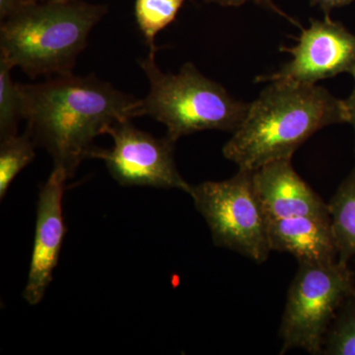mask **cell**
I'll return each instance as SVG.
<instances>
[{
	"label": "cell",
	"instance_id": "9",
	"mask_svg": "<svg viewBox=\"0 0 355 355\" xmlns=\"http://www.w3.org/2000/svg\"><path fill=\"white\" fill-rule=\"evenodd\" d=\"M69 178L62 168L53 172L41 187L37 200L34 244L23 298L30 306L38 305L53 282L60 261L67 226L64 216V197Z\"/></svg>",
	"mask_w": 355,
	"mask_h": 355
},
{
	"label": "cell",
	"instance_id": "16",
	"mask_svg": "<svg viewBox=\"0 0 355 355\" xmlns=\"http://www.w3.org/2000/svg\"><path fill=\"white\" fill-rule=\"evenodd\" d=\"M347 304L327 340L324 354L355 355V302Z\"/></svg>",
	"mask_w": 355,
	"mask_h": 355
},
{
	"label": "cell",
	"instance_id": "6",
	"mask_svg": "<svg viewBox=\"0 0 355 355\" xmlns=\"http://www.w3.org/2000/svg\"><path fill=\"white\" fill-rule=\"evenodd\" d=\"M299 265L280 327L282 354L298 347L319 354L336 310L355 296L354 277L338 261Z\"/></svg>",
	"mask_w": 355,
	"mask_h": 355
},
{
	"label": "cell",
	"instance_id": "17",
	"mask_svg": "<svg viewBox=\"0 0 355 355\" xmlns=\"http://www.w3.org/2000/svg\"><path fill=\"white\" fill-rule=\"evenodd\" d=\"M27 4V0H0V18L1 21L16 12Z\"/></svg>",
	"mask_w": 355,
	"mask_h": 355
},
{
	"label": "cell",
	"instance_id": "2",
	"mask_svg": "<svg viewBox=\"0 0 355 355\" xmlns=\"http://www.w3.org/2000/svg\"><path fill=\"white\" fill-rule=\"evenodd\" d=\"M349 123L345 101L316 84L272 81L250 104L246 119L223 147L224 157L239 169L291 159L314 133Z\"/></svg>",
	"mask_w": 355,
	"mask_h": 355
},
{
	"label": "cell",
	"instance_id": "3",
	"mask_svg": "<svg viewBox=\"0 0 355 355\" xmlns=\"http://www.w3.org/2000/svg\"><path fill=\"white\" fill-rule=\"evenodd\" d=\"M107 11L81 0L26 4L1 21L0 57L31 78L73 73L91 30Z\"/></svg>",
	"mask_w": 355,
	"mask_h": 355
},
{
	"label": "cell",
	"instance_id": "19",
	"mask_svg": "<svg viewBox=\"0 0 355 355\" xmlns=\"http://www.w3.org/2000/svg\"><path fill=\"white\" fill-rule=\"evenodd\" d=\"M354 78L355 80V74ZM345 106H347V114H349V123H352L355 132V86L352 95L349 96V99L345 100Z\"/></svg>",
	"mask_w": 355,
	"mask_h": 355
},
{
	"label": "cell",
	"instance_id": "11",
	"mask_svg": "<svg viewBox=\"0 0 355 355\" xmlns=\"http://www.w3.org/2000/svg\"><path fill=\"white\" fill-rule=\"evenodd\" d=\"M268 235L272 251L291 254L299 263L336 261L331 218L297 216L270 220Z\"/></svg>",
	"mask_w": 355,
	"mask_h": 355
},
{
	"label": "cell",
	"instance_id": "15",
	"mask_svg": "<svg viewBox=\"0 0 355 355\" xmlns=\"http://www.w3.org/2000/svg\"><path fill=\"white\" fill-rule=\"evenodd\" d=\"M12 69L0 57V140L17 135L18 123L23 120L19 87L11 77Z\"/></svg>",
	"mask_w": 355,
	"mask_h": 355
},
{
	"label": "cell",
	"instance_id": "8",
	"mask_svg": "<svg viewBox=\"0 0 355 355\" xmlns=\"http://www.w3.org/2000/svg\"><path fill=\"white\" fill-rule=\"evenodd\" d=\"M282 51L293 58L279 71L258 80L315 84L340 73L355 74V35L329 16L323 21L311 20L297 46Z\"/></svg>",
	"mask_w": 355,
	"mask_h": 355
},
{
	"label": "cell",
	"instance_id": "18",
	"mask_svg": "<svg viewBox=\"0 0 355 355\" xmlns=\"http://www.w3.org/2000/svg\"><path fill=\"white\" fill-rule=\"evenodd\" d=\"M312 1L313 3L321 7L324 12H326L327 16H328L331 9L347 6V4L352 3L354 0H312Z\"/></svg>",
	"mask_w": 355,
	"mask_h": 355
},
{
	"label": "cell",
	"instance_id": "10",
	"mask_svg": "<svg viewBox=\"0 0 355 355\" xmlns=\"http://www.w3.org/2000/svg\"><path fill=\"white\" fill-rule=\"evenodd\" d=\"M257 193L268 220L297 216L331 218L328 205L294 171L291 159H282L253 171Z\"/></svg>",
	"mask_w": 355,
	"mask_h": 355
},
{
	"label": "cell",
	"instance_id": "1",
	"mask_svg": "<svg viewBox=\"0 0 355 355\" xmlns=\"http://www.w3.org/2000/svg\"><path fill=\"white\" fill-rule=\"evenodd\" d=\"M18 87L25 132L69 179L83 160L92 158L96 137L118 121L137 118L140 102L95 74L53 76Z\"/></svg>",
	"mask_w": 355,
	"mask_h": 355
},
{
	"label": "cell",
	"instance_id": "7",
	"mask_svg": "<svg viewBox=\"0 0 355 355\" xmlns=\"http://www.w3.org/2000/svg\"><path fill=\"white\" fill-rule=\"evenodd\" d=\"M112 148H96L92 158L101 159L112 178L123 187L177 189L190 193L191 184L180 174L174 158L176 142L156 137L132 125V120L114 123L107 130Z\"/></svg>",
	"mask_w": 355,
	"mask_h": 355
},
{
	"label": "cell",
	"instance_id": "4",
	"mask_svg": "<svg viewBox=\"0 0 355 355\" xmlns=\"http://www.w3.org/2000/svg\"><path fill=\"white\" fill-rule=\"evenodd\" d=\"M139 64L150 90L140 99L137 116L162 123L173 141L203 130L235 132L246 119L250 105L234 99L193 64H184L178 74L164 73L156 64L155 53H150Z\"/></svg>",
	"mask_w": 355,
	"mask_h": 355
},
{
	"label": "cell",
	"instance_id": "5",
	"mask_svg": "<svg viewBox=\"0 0 355 355\" xmlns=\"http://www.w3.org/2000/svg\"><path fill=\"white\" fill-rule=\"evenodd\" d=\"M216 246L232 250L258 263L272 251L268 217L257 193L253 171L239 169L225 181L191 184L190 193Z\"/></svg>",
	"mask_w": 355,
	"mask_h": 355
},
{
	"label": "cell",
	"instance_id": "21",
	"mask_svg": "<svg viewBox=\"0 0 355 355\" xmlns=\"http://www.w3.org/2000/svg\"><path fill=\"white\" fill-rule=\"evenodd\" d=\"M53 1H69V0H27L28 3H35V2H53Z\"/></svg>",
	"mask_w": 355,
	"mask_h": 355
},
{
	"label": "cell",
	"instance_id": "13",
	"mask_svg": "<svg viewBox=\"0 0 355 355\" xmlns=\"http://www.w3.org/2000/svg\"><path fill=\"white\" fill-rule=\"evenodd\" d=\"M184 2V0H135V19L149 53H156V36L176 19Z\"/></svg>",
	"mask_w": 355,
	"mask_h": 355
},
{
	"label": "cell",
	"instance_id": "12",
	"mask_svg": "<svg viewBox=\"0 0 355 355\" xmlns=\"http://www.w3.org/2000/svg\"><path fill=\"white\" fill-rule=\"evenodd\" d=\"M338 261L347 265L355 256V167L328 205Z\"/></svg>",
	"mask_w": 355,
	"mask_h": 355
},
{
	"label": "cell",
	"instance_id": "14",
	"mask_svg": "<svg viewBox=\"0 0 355 355\" xmlns=\"http://www.w3.org/2000/svg\"><path fill=\"white\" fill-rule=\"evenodd\" d=\"M36 144L27 132L1 139L0 144V200L9 187L36 156Z\"/></svg>",
	"mask_w": 355,
	"mask_h": 355
},
{
	"label": "cell",
	"instance_id": "20",
	"mask_svg": "<svg viewBox=\"0 0 355 355\" xmlns=\"http://www.w3.org/2000/svg\"><path fill=\"white\" fill-rule=\"evenodd\" d=\"M205 1L214 2V3H217L222 6H240L249 1H254L257 2V3H258V2H266V3H268L270 0H205Z\"/></svg>",
	"mask_w": 355,
	"mask_h": 355
}]
</instances>
